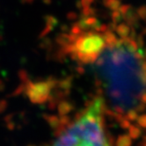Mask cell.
<instances>
[{
  "label": "cell",
  "mask_w": 146,
  "mask_h": 146,
  "mask_svg": "<svg viewBox=\"0 0 146 146\" xmlns=\"http://www.w3.org/2000/svg\"><path fill=\"white\" fill-rule=\"evenodd\" d=\"M71 58L90 67L108 106L131 116L146 108V52L118 28L98 25L73 33Z\"/></svg>",
  "instance_id": "cell-1"
},
{
  "label": "cell",
  "mask_w": 146,
  "mask_h": 146,
  "mask_svg": "<svg viewBox=\"0 0 146 146\" xmlns=\"http://www.w3.org/2000/svg\"><path fill=\"white\" fill-rule=\"evenodd\" d=\"M104 103L93 101L50 146H109L103 121Z\"/></svg>",
  "instance_id": "cell-2"
}]
</instances>
